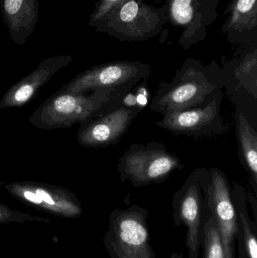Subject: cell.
Segmentation results:
<instances>
[{"instance_id":"13","label":"cell","mask_w":257,"mask_h":258,"mask_svg":"<svg viewBox=\"0 0 257 258\" xmlns=\"http://www.w3.org/2000/svg\"><path fill=\"white\" fill-rule=\"evenodd\" d=\"M5 188L14 197L35 206L73 215L81 212L75 195L60 186L39 182L16 181L6 184Z\"/></svg>"},{"instance_id":"14","label":"cell","mask_w":257,"mask_h":258,"mask_svg":"<svg viewBox=\"0 0 257 258\" xmlns=\"http://www.w3.org/2000/svg\"><path fill=\"white\" fill-rule=\"evenodd\" d=\"M224 15L223 34L231 43L257 45V0H230Z\"/></svg>"},{"instance_id":"20","label":"cell","mask_w":257,"mask_h":258,"mask_svg":"<svg viewBox=\"0 0 257 258\" xmlns=\"http://www.w3.org/2000/svg\"><path fill=\"white\" fill-rule=\"evenodd\" d=\"M124 1L125 0H99L95 4V9L91 15L89 25L92 27H96L106 15Z\"/></svg>"},{"instance_id":"18","label":"cell","mask_w":257,"mask_h":258,"mask_svg":"<svg viewBox=\"0 0 257 258\" xmlns=\"http://www.w3.org/2000/svg\"><path fill=\"white\" fill-rule=\"evenodd\" d=\"M247 48L248 50L240 57L239 60L233 62L234 74L236 78L244 85V88H246V80H247V90L253 94L254 98H256V86H253L250 80L251 75L256 76V45Z\"/></svg>"},{"instance_id":"7","label":"cell","mask_w":257,"mask_h":258,"mask_svg":"<svg viewBox=\"0 0 257 258\" xmlns=\"http://www.w3.org/2000/svg\"><path fill=\"white\" fill-rule=\"evenodd\" d=\"M150 74V66L147 63L114 60L95 65L83 71L57 92L81 93L102 90L123 98L140 82L146 81Z\"/></svg>"},{"instance_id":"9","label":"cell","mask_w":257,"mask_h":258,"mask_svg":"<svg viewBox=\"0 0 257 258\" xmlns=\"http://www.w3.org/2000/svg\"><path fill=\"white\" fill-rule=\"evenodd\" d=\"M222 101L223 93L219 91L205 105L169 112L155 125L175 135L193 138L220 135L225 129L221 116Z\"/></svg>"},{"instance_id":"5","label":"cell","mask_w":257,"mask_h":258,"mask_svg":"<svg viewBox=\"0 0 257 258\" xmlns=\"http://www.w3.org/2000/svg\"><path fill=\"white\" fill-rule=\"evenodd\" d=\"M184 165L163 143L134 144L119 158L118 171L121 181H130L135 187L160 183Z\"/></svg>"},{"instance_id":"16","label":"cell","mask_w":257,"mask_h":258,"mask_svg":"<svg viewBox=\"0 0 257 258\" xmlns=\"http://www.w3.org/2000/svg\"><path fill=\"white\" fill-rule=\"evenodd\" d=\"M247 194L242 186L235 183L232 199L237 216L238 258H257V225L249 217Z\"/></svg>"},{"instance_id":"4","label":"cell","mask_w":257,"mask_h":258,"mask_svg":"<svg viewBox=\"0 0 257 258\" xmlns=\"http://www.w3.org/2000/svg\"><path fill=\"white\" fill-rule=\"evenodd\" d=\"M167 23V6L155 7L143 0H125L95 27L120 42H143L158 36Z\"/></svg>"},{"instance_id":"6","label":"cell","mask_w":257,"mask_h":258,"mask_svg":"<svg viewBox=\"0 0 257 258\" xmlns=\"http://www.w3.org/2000/svg\"><path fill=\"white\" fill-rule=\"evenodd\" d=\"M148 215V209L136 205L112 212L104 238L110 257L157 258L151 245Z\"/></svg>"},{"instance_id":"11","label":"cell","mask_w":257,"mask_h":258,"mask_svg":"<svg viewBox=\"0 0 257 258\" xmlns=\"http://www.w3.org/2000/svg\"><path fill=\"white\" fill-rule=\"evenodd\" d=\"M208 171L211 175L208 208L218 227L226 258H235L237 216L230 183L226 174L218 168H211Z\"/></svg>"},{"instance_id":"15","label":"cell","mask_w":257,"mask_h":258,"mask_svg":"<svg viewBox=\"0 0 257 258\" xmlns=\"http://www.w3.org/2000/svg\"><path fill=\"white\" fill-rule=\"evenodd\" d=\"M0 7L11 39L24 45L36 28L39 0H0Z\"/></svg>"},{"instance_id":"10","label":"cell","mask_w":257,"mask_h":258,"mask_svg":"<svg viewBox=\"0 0 257 258\" xmlns=\"http://www.w3.org/2000/svg\"><path fill=\"white\" fill-rule=\"evenodd\" d=\"M141 111L140 107L128 105L122 99L114 107L81 124L77 132V141L88 148L116 144Z\"/></svg>"},{"instance_id":"1","label":"cell","mask_w":257,"mask_h":258,"mask_svg":"<svg viewBox=\"0 0 257 258\" xmlns=\"http://www.w3.org/2000/svg\"><path fill=\"white\" fill-rule=\"evenodd\" d=\"M226 86V75L216 62L205 65L188 58L168 83H162L151 100L149 108L165 115L169 112L205 105Z\"/></svg>"},{"instance_id":"2","label":"cell","mask_w":257,"mask_h":258,"mask_svg":"<svg viewBox=\"0 0 257 258\" xmlns=\"http://www.w3.org/2000/svg\"><path fill=\"white\" fill-rule=\"evenodd\" d=\"M123 98L102 90L81 93L57 92L30 116L29 120L33 126L42 130L70 128L96 117Z\"/></svg>"},{"instance_id":"17","label":"cell","mask_w":257,"mask_h":258,"mask_svg":"<svg viewBox=\"0 0 257 258\" xmlns=\"http://www.w3.org/2000/svg\"><path fill=\"white\" fill-rule=\"evenodd\" d=\"M236 128L240 162L248 173L250 185L257 195V132L241 112L237 117Z\"/></svg>"},{"instance_id":"3","label":"cell","mask_w":257,"mask_h":258,"mask_svg":"<svg viewBox=\"0 0 257 258\" xmlns=\"http://www.w3.org/2000/svg\"><path fill=\"white\" fill-rule=\"evenodd\" d=\"M211 175L206 168L192 171L172 200L173 221L176 227L187 228L186 245L189 258H199L205 222L211 216L208 205Z\"/></svg>"},{"instance_id":"8","label":"cell","mask_w":257,"mask_h":258,"mask_svg":"<svg viewBox=\"0 0 257 258\" xmlns=\"http://www.w3.org/2000/svg\"><path fill=\"white\" fill-rule=\"evenodd\" d=\"M222 0H167V22L182 30L180 45L185 51L206 39L208 29L218 18Z\"/></svg>"},{"instance_id":"12","label":"cell","mask_w":257,"mask_h":258,"mask_svg":"<svg viewBox=\"0 0 257 258\" xmlns=\"http://www.w3.org/2000/svg\"><path fill=\"white\" fill-rule=\"evenodd\" d=\"M72 60L73 58L69 55L53 56L42 60L33 72L15 83L3 95L0 108L24 107L37 95L40 88Z\"/></svg>"},{"instance_id":"21","label":"cell","mask_w":257,"mask_h":258,"mask_svg":"<svg viewBox=\"0 0 257 258\" xmlns=\"http://www.w3.org/2000/svg\"><path fill=\"white\" fill-rule=\"evenodd\" d=\"M170 258H184L183 254H180V253L173 252L170 256Z\"/></svg>"},{"instance_id":"19","label":"cell","mask_w":257,"mask_h":258,"mask_svg":"<svg viewBox=\"0 0 257 258\" xmlns=\"http://www.w3.org/2000/svg\"><path fill=\"white\" fill-rule=\"evenodd\" d=\"M201 245L203 246V258H226L218 227L211 215L204 226Z\"/></svg>"}]
</instances>
